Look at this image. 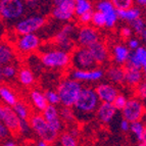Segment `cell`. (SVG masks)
<instances>
[{"label":"cell","mask_w":146,"mask_h":146,"mask_svg":"<svg viewBox=\"0 0 146 146\" xmlns=\"http://www.w3.org/2000/svg\"><path fill=\"white\" fill-rule=\"evenodd\" d=\"M100 102L101 101L98 97L95 88L90 86H83L78 99L73 106L77 119H87L92 115H95Z\"/></svg>","instance_id":"cell-1"},{"label":"cell","mask_w":146,"mask_h":146,"mask_svg":"<svg viewBox=\"0 0 146 146\" xmlns=\"http://www.w3.org/2000/svg\"><path fill=\"white\" fill-rule=\"evenodd\" d=\"M40 61L44 68L63 71L72 66V53L58 47L47 49L40 54Z\"/></svg>","instance_id":"cell-2"},{"label":"cell","mask_w":146,"mask_h":146,"mask_svg":"<svg viewBox=\"0 0 146 146\" xmlns=\"http://www.w3.org/2000/svg\"><path fill=\"white\" fill-rule=\"evenodd\" d=\"M30 124H31L33 133L36 135L38 138L44 139L49 144H54L59 136V132L54 130L50 124L46 121V119L42 115V112L36 111L35 113H32L29 119Z\"/></svg>","instance_id":"cell-3"},{"label":"cell","mask_w":146,"mask_h":146,"mask_svg":"<svg viewBox=\"0 0 146 146\" xmlns=\"http://www.w3.org/2000/svg\"><path fill=\"white\" fill-rule=\"evenodd\" d=\"M82 88H83V85L79 81L68 76L63 78L58 83L57 89H56L60 96V104L62 106L73 107L78 99V96Z\"/></svg>","instance_id":"cell-4"},{"label":"cell","mask_w":146,"mask_h":146,"mask_svg":"<svg viewBox=\"0 0 146 146\" xmlns=\"http://www.w3.org/2000/svg\"><path fill=\"white\" fill-rule=\"evenodd\" d=\"M26 0H0V15L7 24H15L27 10Z\"/></svg>","instance_id":"cell-5"},{"label":"cell","mask_w":146,"mask_h":146,"mask_svg":"<svg viewBox=\"0 0 146 146\" xmlns=\"http://www.w3.org/2000/svg\"><path fill=\"white\" fill-rule=\"evenodd\" d=\"M77 33H78V28L76 27L75 24H72L70 22L64 23V25L54 36L55 46L72 53L77 44Z\"/></svg>","instance_id":"cell-6"},{"label":"cell","mask_w":146,"mask_h":146,"mask_svg":"<svg viewBox=\"0 0 146 146\" xmlns=\"http://www.w3.org/2000/svg\"><path fill=\"white\" fill-rule=\"evenodd\" d=\"M46 24V19L41 15H30L23 17L13 25L15 34L24 35L37 33Z\"/></svg>","instance_id":"cell-7"},{"label":"cell","mask_w":146,"mask_h":146,"mask_svg":"<svg viewBox=\"0 0 146 146\" xmlns=\"http://www.w3.org/2000/svg\"><path fill=\"white\" fill-rule=\"evenodd\" d=\"M76 0H52L51 17L57 22L68 23L76 17Z\"/></svg>","instance_id":"cell-8"},{"label":"cell","mask_w":146,"mask_h":146,"mask_svg":"<svg viewBox=\"0 0 146 146\" xmlns=\"http://www.w3.org/2000/svg\"><path fill=\"white\" fill-rule=\"evenodd\" d=\"M41 46V39L36 33L17 35L15 41V48L17 53L22 55H30L36 52Z\"/></svg>","instance_id":"cell-9"},{"label":"cell","mask_w":146,"mask_h":146,"mask_svg":"<svg viewBox=\"0 0 146 146\" xmlns=\"http://www.w3.org/2000/svg\"><path fill=\"white\" fill-rule=\"evenodd\" d=\"M98 64L95 61L89 47L78 46L72 52V66L81 70H89L96 68Z\"/></svg>","instance_id":"cell-10"},{"label":"cell","mask_w":146,"mask_h":146,"mask_svg":"<svg viewBox=\"0 0 146 146\" xmlns=\"http://www.w3.org/2000/svg\"><path fill=\"white\" fill-rule=\"evenodd\" d=\"M68 76L81 83H97L105 77V71L100 66L89 68V70L74 68L68 73Z\"/></svg>","instance_id":"cell-11"},{"label":"cell","mask_w":146,"mask_h":146,"mask_svg":"<svg viewBox=\"0 0 146 146\" xmlns=\"http://www.w3.org/2000/svg\"><path fill=\"white\" fill-rule=\"evenodd\" d=\"M145 113V107L140 99L137 96L129 98L127 105L122 110V117L128 119L130 123L141 121Z\"/></svg>","instance_id":"cell-12"},{"label":"cell","mask_w":146,"mask_h":146,"mask_svg":"<svg viewBox=\"0 0 146 146\" xmlns=\"http://www.w3.org/2000/svg\"><path fill=\"white\" fill-rule=\"evenodd\" d=\"M100 40V33L97 28L92 25L81 26L77 33V45L83 47H90Z\"/></svg>","instance_id":"cell-13"},{"label":"cell","mask_w":146,"mask_h":146,"mask_svg":"<svg viewBox=\"0 0 146 146\" xmlns=\"http://www.w3.org/2000/svg\"><path fill=\"white\" fill-rule=\"evenodd\" d=\"M0 121L11 131L12 134L19 135L21 119L15 111L13 107L2 103L0 107Z\"/></svg>","instance_id":"cell-14"},{"label":"cell","mask_w":146,"mask_h":146,"mask_svg":"<svg viewBox=\"0 0 146 146\" xmlns=\"http://www.w3.org/2000/svg\"><path fill=\"white\" fill-rule=\"evenodd\" d=\"M96 9L99 10L105 17L106 29H113L119 22V11L111 0H98L96 3Z\"/></svg>","instance_id":"cell-15"},{"label":"cell","mask_w":146,"mask_h":146,"mask_svg":"<svg viewBox=\"0 0 146 146\" xmlns=\"http://www.w3.org/2000/svg\"><path fill=\"white\" fill-rule=\"evenodd\" d=\"M95 61L97 62L98 66H103L108 62L110 59H111L110 55V49L107 47V45L103 41L99 40L93 45L89 47Z\"/></svg>","instance_id":"cell-16"},{"label":"cell","mask_w":146,"mask_h":146,"mask_svg":"<svg viewBox=\"0 0 146 146\" xmlns=\"http://www.w3.org/2000/svg\"><path fill=\"white\" fill-rule=\"evenodd\" d=\"M42 115L54 130H56L59 133L62 132L64 123L60 117V110L57 108V105L48 104L46 108L42 111Z\"/></svg>","instance_id":"cell-17"},{"label":"cell","mask_w":146,"mask_h":146,"mask_svg":"<svg viewBox=\"0 0 146 146\" xmlns=\"http://www.w3.org/2000/svg\"><path fill=\"white\" fill-rule=\"evenodd\" d=\"M95 90L97 92L98 97L101 102H113L115 97L119 93L115 84L110 83H110L108 82L99 83L95 87Z\"/></svg>","instance_id":"cell-18"},{"label":"cell","mask_w":146,"mask_h":146,"mask_svg":"<svg viewBox=\"0 0 146 146\" xmlns=\"http://www.w3.org/2000/svg\"><path fill=\"white\" fill-rule=\"evenodd\" d=\"M131 49L128 47L127 44L117 43L112 45L110 48V55H111V60L113 63L119 64V66H126L128 60H129L130 54H131Z\"/></svg>","instance_id":"cell-19"},{"label":"cell","mask_w":146,"mask_h":146,"mask_svg":"<svg viewBox=\"0 0 146 146\" xmlns=\"http://www.w3.org/2000/svg\"><path fill=\"white\" fill-rule=\"evenodd\" d=\"M117 111V107L112 102H100L95 115L101 124L107 125L115 119Z\"/></svg>","instance_id":"cell-20"},{"label":"cell","mask_w":146,"mask_h":146,"mask_svg":"<svg viewBox=\"0 0 146 146\" xmlns=\"http://www.w3.org/2000/svg\"><path fill=\"white\" fill-rule=\"evenodd\" d=\"M28 97H29V101L33 108L38 112H42L48 105L45 92L41 91L38 88H32L29 91Z\"/></svg>","instance_id":"cell-21"},{"label":"cell","mask_w":146,"mask_h":146,"mask_svg":"<svg viewBox=\"0 0 146 146\" xmlns=\"http://www.w3.org/2000/svg\"><path fill=\"white\" fill-rule=\"evenodd\" d=\"M125 84L131 88H136L141 83L143 79V70L135 66H125Z\"/></svg>","instance_id":"cell-22"},{"label":"cell","mask_w":146,"mask_h":146,"mask_svg":"<svg viewBox=\"0 0 146 146\" xmlns=\"http://www.w3.org/2000/svg\"><path fill=\"white\" fill-rule=\"evenodd\" d=\"M17 80L23 88L32 89L36 83V76L33 70L26 66H23L19 68V73L17 76Z\"/></svg>","instance_id":"cell-23"},{"label":"cell","mask_w":146,"mask_h":146,"mask_svg":"<svg viewBox=\"0 0 146 146\" xmlns=\"http://www.w3.org/2000/svg\"><path fill=\"white\" fill-rule=\"evenodd\" d=\"M125 68L119 64H112L110 66L105 70V78L110 81V83H113L115 85L125 83Z\"/></svg>","instance_id":"cell-24"},{"label":"cell","mask_w":146,"mask_h":146,"mask_svg":"<svg viewBox=\"0 0 146 146\" xmlns=\"http://www.w3.org/2000/svg\"><path fill=\"white\" fill-rule=\"evenodd\" d=\"M126 66L143 68H146V47L140 46L136 50L131 51L129 60Z\"/></svg>","instance_id":"cell-25"},{"label":"cell","mask_w":146,"mask_h":146,"mask_svg":"<svg viewBox=\"0 0 146 146\" xmlns=\"http://www.w3.org/2000/svg\"><path fill=\"white\" fill-rule=\"evenodd\" d=\"M0 98L3 104L9 105V106H13L20 100L17 91L6 84H3L0 88Z\"/></svg>","instance_id":"cell-26"},{"label":"cell","mask_w":146,"mask_h":146,"mask_svg":"<svg viewBox=\"0 0 146 146\" xmlns=\"http://www.w3.org/2000/svg\"><path fill=\"white\" fill-rule=\"evenodd\" d=\"M15 47H12L7 42H2L0 45V63L1 66L13 62L15 59Z\"/></svg>","instance_id":"cell-27"},{"label":"cell","mask_w":146,"mask_h":146,"mask_svg":"<svg viewBox=\"0 0 146 146\" xmlns=\"http://www.w3.org/2000/svg\"><path fill=\"white\" fill-rule=\"evenodd\" d=\"M117 11H119V20L125 23H128V24H132L137 19L141 17L142 15L140 6H132V7L127 8V9H119Z\"/></svg>","instance_id":"cell-28"},{"label":"cell","mask_w":146,"mask_h":146,"mask_svg":"<svg viewBox=\"0 0 146 146\" xmlns=\"http://www.w3.org/2000/svg\"><path fill=\"white\" fill-rule=\"evenodd\" d=\"M17 73H19V68L15 63H7L4 66H1V71H0V75H1V79L3 81H11L13 79L17 78Z\"/></svg>","instance_id":"cell-29"},{"label":"cell","mask_w":146,"mask_h":146,"mask_svg":"<svg viewBox=\"0 0 146 146\" xmlns=\"http://www.w3.org/2000/svg\"><path fill=\"white\" fill-rule=\"evenodd\" d=\"M12 107H13L15 111L17 112V115H19L21 119H29L30 117L32 115L30 105L24 100H19Z\"/></svg>","instance_id":"cell-30"},{"label":"cell","mask_w":146,"mask_h":146,"mask_svg":"<svg viewBox=\"0 0 146 146\" xmlns=\"http://www.w3.org/2000/svg\"><path fill=\"white\" fill-rule=\"evenodd\" d=\"M78 140V137L74 136L70 131H64L59 134L56 143L61 146H76L79 144Z\"/></svg>","instance_id":"cell-31"},{"label":"cell","mask_w":146,"mask_h":146,"mask_svg":"<svg viewBox=\"0 0 146 146\" xmlns=\"http://www.w3.org/2000/svg\"><path fill=\"white\" fill-rule=\"evenodd\" d=\"M89 11H94L93 10V2L91 0H76V3H75L76 17H78Z\"/></svg>","instance_id":"cell-32"},{"label":"cell","mask_w":146,"mask_h":146,"mask_svg":"<svg viewBox=\"0 0 146 146\" xmlns=\"http://www.w3.org/2000/svg\"><path fill=\"white\" fill-rule=\"evenodd\" d=\"M145 128H146V126L142 123V121H136V122L131 123L130 132H131V135L134 137L135 140L138 141V143H139V141L141 140Z\"/></svg>","instance_id":"cell-33"},{"label":"cell","mask_w":146,"mask_h":146,"mask_svg":"<svg viewBox=\"0 0 146 146\" xmlns=\"http://www.w3.org/2000/svg\"><path fill=\"white\" fill-rule=\"evenodd\" d=\"M60 117L62 119L63 123L68 125H73L75 123L76 119H77L74 108L68 106H62L60 108Z\"/></svg>","instance_id":"cell-34"},{"label":"cell","mask_w":146,"mask_h":146,"mask_svg":"<svg viewBox=\"0 0 146 146\" xmlns=\"http://www.w3.org/2000/svg\"><path fill=\"white\" fill-rule=\"evenodd\" d=\"M91 25L94 26L97 29H102L105 28L106 26V22H105V17L103 15V13L99 10H94L93 11V17H92V22Z\"/></svg>","instance_id":"cell-35"},{"label":"cell","mask_w":146,"mask_h":146,"mask_svg":"<svg viewBox=\"0 0 146 146\" xmlns=\"http://www.w3.org/2000/svg\"><path fill=\"white\" fill-rule=\"evenodd\" d=\"M45 96H46L48 104H52V105L60 104V96H59V93L57 90L48 89V90L45 91Z\"/></svg>","instance_id":"cell-36"},{"label":"cell","mask_w":146,"mask_h":146,"mask_svg":"<svg viewBox=\"0 0 146 146\" xmlns=\"http://www.w3.org/2000/svg\"><path fill=\"white\" fill-rule=\"evenodd\" d=\"M131 27L133 29V31H134V33L141 36L142 33L146 30V22L142 17H139V19H137L136 21H134V22L132 23Z\"/></svg>","instance_id":"cell-37"},{"label":"cell","mask_w":146,"mask_h":146,"mask_svg":"<svg viewBox=\"0 0 146 146\" xmlns=\"http://www.w3.org/2000/svg\"><path fill=\"white\" fill-rule=\"evenodd\" d=\"M128 100H129V98L127 97L126 95L123 94V93H119V95L115 97V101H113L112 103L115 104V106L117 107V110L122 111V110L126 106L127 103H128Z\"/></svg>","instance_id":"cell-38"},{"label":"cell","mask_w":146,"mask_h":146,"mask_svg":"<svg viewBox=\"0 0 146 146\" xmlns=\"http://www.w3.org/2000/svg\"><path fill=\"white\" fill-rule=\"evenodd\" d=\"M111 2L117 7V9L119 10V9H127V8L134 6L135 0H111Z\"/></svg>","instance_id":"cell-39"},{"label":"cell","mask_w":146,"mask_h":146,"mask_svg":"<svg viewBox=\"0 0 146 146\" xmlns=\"http://www.w3.org/2000/svg\"><path fill=\"white\" fill-rule=\"evenodd\" d=\"M31 132H33V130H32V127L29 119H21L20 132H19V134L23 135V136H28V135L31 134Z\"/></svg>","instance_id":"cell-40"},{"label":"cell","mask_w":146,"mask_h":146,"mask_svg":"<svg viewBox=\"0 0 146 146\" xmlns=\"http://www.w3.org/2000/svg\"><path fill=\"white\" fill-rule=\"evenodd\" d=\"M135 96L139 97L140 99H146V81H142L136 88H134Z\"/></svg>","instance_id":"cell-41"},{"label":"cell","mask_w":146,"mask_h":146,"mask_svg":"<svg viewBox=\"0 0 146 146\" xmlns=\"http://www.w3.org/2000/svg\"><path fill=\"white\" fill-rule=\"evenodd\" d=\"M92 17H93V11L86 12L84 15H80V17H77V21H78V24L80 26H86V25H91L92 22Z\"/></svg>","instance_id":"cell-42"},{"label":"cell","mask_w":146,"mask_h":146,"mask_svg":"<svg viewBox=\"0 0 146 146\" xmlns=\"http://www.w3.org/2000/svg\"><path fill=\"white\" fill-rule=\"evenodd\" d=\"M133 33H134V31H133L132 27H129V26H124L119 29V36L126 41L133 36Z\"/></svg>","instance_id":"cell-43"},{"label":"cell","mask_w":146,"mask_h":146,"mask_svg":"<svg viewBox=\"0 0 146 146\" xmlns=\"http://www.w3.org/2000/svg\"><path fill=\"white\" fill-rule=\"evenodd\" d=\"M127 45H128V47L133 51V50H136L137 48H139V47L141 46V43H140V40H139L138 38H133V37H131L130 39L127 40Z\"/></svg>","instance_id":"cell-44"},{"label":"cell","mask_w":146,"mask_h":146,"mask_svg":"<svg viewBox=\"0 0 146 146\" xmlns=\"http://www.w3.org/2000/svg\"><path fill=\"white\" fill-rule=\"evenodd\" d=\"M11 134H12L11 131H10L3 123H1V124H0V138H1V140L3 141L4 139L11 136Z\"/></svg>","instance_id":"cell-45"},{"label":"cell","mask_w":146,"mask_h":146,"mask_svg":"<svg viewBox=\"0 0 146 146\" xmlns=\"http://www.w3.org/2000/svg\"><path fill=\"white\" fill-rule=\"evenodd\" d=\"M130 127H131V123L128 119L123 117V119L119 122V129H121V131L124 132V133H127V132L130 131Z\"/></svg>","instance_id":"cell-46"},{"label":"cell","mask_w":146,"mask_h":146,"mask_svg":"<svg viewBox=\"0 0 146 146\" xmlns=\"http://www.w3.org/2000/svg\"><path fill=\"white\" fill-rule=\"evenodd\" d=\"M2 144L4 146H15V145H17V143L15 142V139H12L11 137H8V138L4 139L3 142H2Z\"/></svg>","instance_id":"cell-47"},{"label":"cell","mask_w":146,"mask_h":146,"mask_svg":"<svg viewBox=\"0 0 146 146\" xmlns=\"http://www.w3.org/2000/svg\"><path fill=\"white\" fill-rule=\"evenodd\" d=\"M36 145L37 146H47V145H49V143L47 141H45L44 139L38 138V140H37V142H36Z\"/></svg>","instance_id":"cell-48"},{"label":"cell","mask_w":146,"mask_h":146,"mask_svg":"<svg viewBox=\"0 0 146 146\" xmlns=\"http://www.w3.org/2000/svg\"><path fill=\"white\" fill-rule=\"evenodd\" d=\"M139 144L142 146H146V128H145V130H144V133H143V135H142L141 140L139 141Z\"/></svg>","instance_id":"cell-49"},{"label":"cell","mask_w":146,"mask_h":146,"mask_svg":"<svg viewBox=\"0 0 146 146\" xmlns=\"http://www.w3.org/2000/svg\"><path fill=\"white\" fill-rule=\"evenodd\" d=\"M135 3L140 7H146V0H135Z\"/></svg>","instance_id":"cell-50"},{"label":"cell","mask_w":146,"mask_h":146,"mask_svg":"<svg viewBox=\"0 0 146 146\" xmlns=\"http://www.w3.org/2000/svg\"><path fill=\"white\" fill-rule=\"evenodd\" d=\"M141 37H142V39H143V41L146 43V30L141 34Z\"/></svg>","instance_id":"cell-51"},{"label":"cell","mask_w":146,"mask_h":146,"mask_svg":"<svg viewBox=\"0 0 146 146\" xmlns=\"http://www.w3.org/2000/svg\"><path fill=\"white\" fill-rule=\"evenodd\" d=\"M142 70H143V79L144 81H146V68H143Z\"/></svg>","instance_id":"cell-52"}]
</instances>
